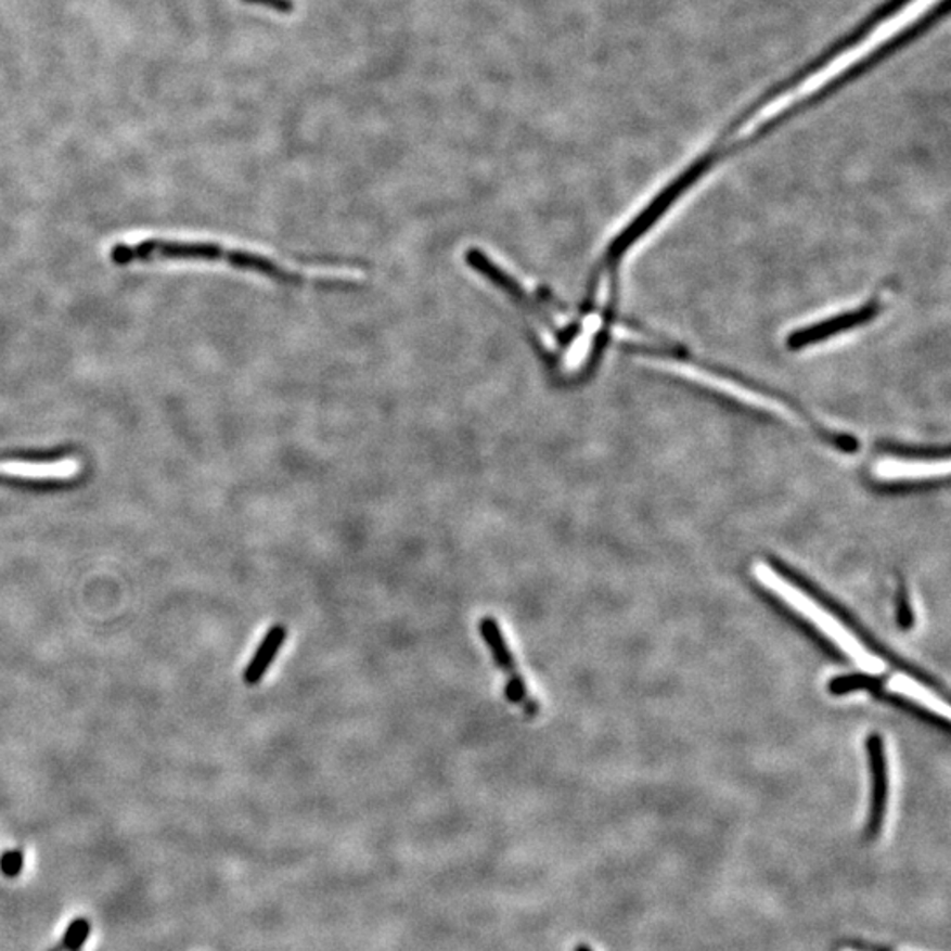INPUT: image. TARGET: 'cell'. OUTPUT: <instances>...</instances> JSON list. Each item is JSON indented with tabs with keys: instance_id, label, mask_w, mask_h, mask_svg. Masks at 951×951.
<instances>
[{
	"instance_id": "52a82bcc",
	"label": "cell",
	"mask_w": 951,
	"mask_h": 951,
	"mask_svg": "<svg viewBox=\"0 0 951 951\" xmlns=\"http://www.w3.org/2000/svg\"><path fill=\"white\" fill-rule=\"evenodd\" d=\"M888 690L904 696V698H910L911 702L922 705V707L927 708L933 714H938V716L942 717V721L950 719V707L942 699H939L938 696H934L930 691L925 690L924 685H920L916 680L911 679V677H891L888 680Z\"/></svg>"
},
{
	"instance_id": "6da1fadb",
	"label": "cell",
	"mask_w": 951,
	"mask_h": 951,
	"mask_svg": "<svg viewBox=\"0 0 951 951\" xmlns=\"http://www.w3.org/2000/svg\"><path fill=\"white\" fill-rule=\"evenodd\" d=\"M110 259L117 267L145 262L177 261L221 265L236 272L253 273L284 286H347L361 281V273L346 268L305 267L281 261L250 248L230 247L216 242L194 240L143 239L137 244H115Z\"/></svg>"
},
{
	"instance_id": "9c48e42d",
	"label": "cell",
	"mask_w": 951,
	"mask_h": 951,
	"mask_svg": "<svg viewBox=\"0 0 951 951\" xmlns=\"http://www.w3.org/2000/svg\"><path fill=\"white\" fill-rule=\"evenodd\" d=\"M882 682V677L872 673H854V676H840L830 680L828 690L834 696L857 693V691L874 690Z\"/></svg>"
},
{
	"instance_id": "3957f363",
	"label": "cell",
	"mask_w": 951,
	"mask_h": 951,
	"mask_svg": "<svg viewBox=\"0 0 951 951\" xmlns=\"http://www.w3.org/2000/svg\"><path fill=\"white\" fill-rule=\"evenodd\" d=\"M479 633H481L483 640H485L488 648L492 652L497 668L506 673L507 699H510L511 704L524 708V712L527 716H536L539 712L538 702L527 691V685H525L521 671H518V666H516L515 656H513V652H511L510 645H507L506 638L502 634L501 626L497 624L493 617H483L479 620Z\"/></svg>"
},
{
	"instance_id": "9a60e30c",
	"label": "cell",
	"mask_w": 951,
	"mask_h": 951,
	"mask_svg": "<svg viewBox=\"0 0 951 951\" xmlns=\"http://www.w3.org/2000/svg\"><path fill=\"white\" fill-rule=\"evenodd\" d=\"M52 951H66V950H64V948H62L61 942H59V947H56L55 950H52Z\"/></svg>"
},
{
	"instance_id": "7a4b0ae2",
	"label": "cell",
	"mask_w": 951,
	"mask_h": 951,
	"mask_svg": "<svg viewBox=\"0 0 951 951\" xmlns=\"http://www.w3.org/2000/svg\"><path fill=\"white\" fill-rule=\"evenodd\" d=\"M755 575L759 583H763L773 594L786 601L793 609H797L801 617H806L809 622H812V626L820 629L830 642H834L837 647H840V651L846 652L851 659L862 666L863 670L872 676H882L885 671L883 661L869 654L863 648L862 643L858 642L857 638L849 633L848 629L844 628L843 624L835 619L828 609H823L815 601L809 600L800 589H795L786 578H781V575L773 571L772 567L758 564L755 567Z\"/></svg>"
},
{
	"instance_id": "8992f818",
	"label": "cell",
	"mask_w": 951,
	"mask_h": 951,
	"mask_svg": "<svg viewBox=\"0 0 951 951\" xmlns=\"http://www.w3.org/2000/svg\"><path fill=\"white\" fill-rule=\"evenodd\" d=\"M287 631L284 626H273L267 637L259 643L258 651L248 663L244 671V682L247 685H256L261 682L268 668L272 665L277 654L281 651L282 643L286 642Z\"/></svg>"
},
{
	"instance_id": "4fadbf2b",
	"label": "cell",
	"mask_w": 951,
	"mask_h": 951,
	"mask_svg": "<svg viewBox=\"0 0 951 951\" xmlns=\"http://www.w3.org/2000/svg\"><path fill=\"white\" fill-rule=\"evenodd\" d=\"M843 948L854 951H894L891 948L883 947V944H872V942L857 941V939L843 942Z\"/></svg>"
},
{
	"instance_id": "277c9868",
	"label": "cell",
	"mask_w": 951,
	"mask_h": 951,
	"mask_svg": "<svg viewBox=\"0 0 951 951\" xmlns=\"http://www.w3.org/2000/svg\"><path fill=\"white\" fill-rule=\"evenodd\" d=\"M885 300L886 295L882 291L879 295H874V298L869 304H863L862 307H858V309L851 310V312H844V314L834 316V318L823 319L820 323L807 326V329H800L798 332L795 330L789 335V338H787V344H789L792 349H804V347L814 346V344L828 340V338L834 337L837 333L857 329L860 324L869 323L876 316H879V312L885 309Z\"/></svg>"
},
{
	"instance_id": "5bb4252c",
	"label": "cell",
	"mask_w": 951,
	"mask_h": 951,
	"mask_svg": "<svg viewBox=\"0 0 951 951\" xmlns=\"http://www.w3.org/2000/svg\"><path fill=\"white\" fill-rule=\"evenodd\" d=\"M577 951H592L589 947H578Z\"/></svg>"
},
{
	"instance_id": "8fae6325",
	"label": "cell",
	"mask_w": 951,
	"mask_h": 951,
	"mask_svg": "<svg viewBox=\"0 0 951 951\" xmlns=\"http://www.w3.org/2000/svg\"><path fill=\"white\" fill-rule=\"evenodd\" d=\"M24 869V853L18 849L8 851L0 858V871L8 877H16Z\"/></svg>"
},
{
	"instance_id": "7c38bea8",
	"label": "cell",
	"mask_w": 951,
	"mask_h": 951,
	"mask_svg": "<svg viewBox=\"0 0 951 951\" xmlns=\"http://www.w3.org/2000/svg\"><path fill=\"white\" fill-rule=\"evenodd\" d=\"M897 619H899L900 628L905 629V631L914 626L913 606H911L910 594H908L904 587L900 589Z\"/></svg>"
},
{
	"instance_id": "ba28073f",
	"label": "cell",
	"mask_w": 951,
	"mask_h": 951,
	"mask_svg": "<svg viewBox=\"0 0 951 951\" xmlns=\"http://www.w3.org/2000/svg\"><path fill=\"white\" fill-rule=\"evenodd\" d=\"M80 448L75 445L50 446V448H22V450L0 451V462H36L50 464L78 457Z\"/></svg>"
},
{
	"instance_id": "30bf717a",
	"label": "cell",
	"mask_w": 951,
	"mask_h": 951,
	"mask_svg": "<svg viewBox=\"0 0 951 951\" xmlns=\"http://www.w3.org/2000/svg\"><path fill=\"white\" fill-rule=\"evenodd\" d=\"M90 934V924L85 918H78L67 927L64 938H62V948L66 951L81 950L83 942L87 941Z\"/></svg>"
},
{
	"instance_id": "5b68a950",
	"label": "cell",
	"mask_w": 951,
	"mask_h": 951,
	"mask_svg": "<svg viewBox=\"0 0 951 951\" xmlns=\"http://www.w3.org/2000/svg\"><path fill=\"white\" fill-rule=\"evenodd\" d=\"M868 749L872 769V807L869 825L865 828V839L874 840L882 834L886 806H888V761H886L883 736H869Z\"/></svg>"
}]
</instances>
